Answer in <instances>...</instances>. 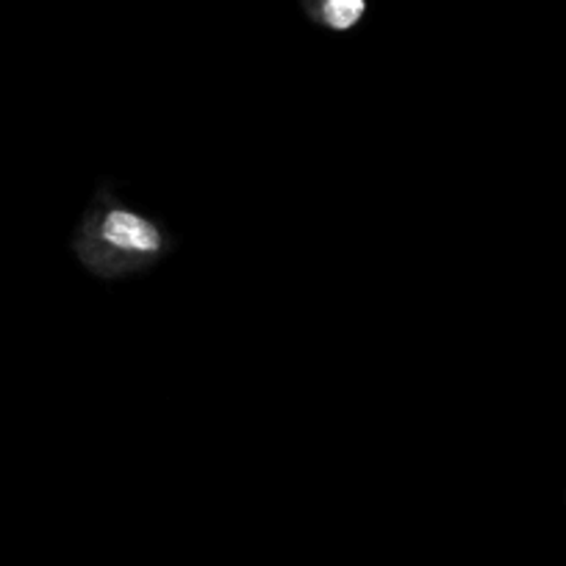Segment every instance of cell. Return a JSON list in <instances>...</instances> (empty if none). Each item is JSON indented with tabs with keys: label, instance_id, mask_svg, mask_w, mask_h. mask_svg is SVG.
I'll use <instances>...</instances> for the list:
<instances>
[{
	"label": "cell",
	"instance_id": "1",
	"mask_svg": "<svg viewBox=\"0 0 566 566\" xmlns=\"http://www.w3.org/2000/svg\"><path fill=\"white\" fill-rule=\"evenodd\" d=\"M178 248L176 237L154 217L142 214L101 181L73 233V253L90 275L123 281L159 266Z\"/></svg>",
	"mask_w": 566,
	"mask_h": 566
},
{
	"label": "cell",
	"instance_id": "2",
	"mask_svg": "<svg viewBox=\"0 0 566 566\" xmlns=\"http://www.w3.org/2000/svg\"><path fill=\"white\" fill-rule=\"evenodd\" d=\"M367 0H319L317 20L331 31H350L361 23Z\"/></svg>",
	"mask_w": 566,
	"mask_h": 566
}]
</instances>
